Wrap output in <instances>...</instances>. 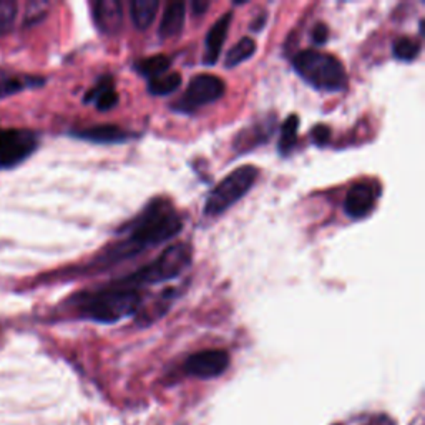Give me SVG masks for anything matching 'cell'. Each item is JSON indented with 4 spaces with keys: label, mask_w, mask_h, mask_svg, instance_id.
<instances>
[{
    "label": "cell",
    "mask_w": 425,
    "mask_h": 425,
    "mask_svg": "<svg viewBox=\"0 0 425 425\" xmlns=\"http://www.w3.org/2000/svg\"><path fill=\"white\" fill-rule=\"evenodd\" d=\"M85 103H93L100 112H108L118 103V95L115 92L113 82L102 78L90 92L85 95Z\"/></svg>",
    "instance_id": "15"
},
{
    "label": "cell",
    "mask_w": 425,
    "mask_h": 425,
    "mask_svg": "<svg viewBox=\"0 0 425 425\" xmlns=\"http://www.w3.org/2000/svg\"><path fill=\"white\" fill-rule=\"evenodd\" d=\"M259 169L251 164H244L228 174L216 188L208 194L204 203V214L206 216H219L234 206L239 199L246 196L253 184L256 183Z\"/></svg>",
    "instance_id": "5"
},
{
    "label": "cell",
    "mask_w": 425,
    "mask_h": 425,
    "mask_svg": "<svg viewBox=\"0 0 425 425\" xmlns=\"http://www.w3.org/2000/svg\"><path fill=\"white\" fill-rule=\"evenodd\" d=\"M226 92V85L216 75L201 73L189 80L187 92L172 105L174 112L193 113L204 105L218 102Z\"/></svg>",
    "instance_id": "6"
},
{
    "label": "cell",
    "mask_w": 425,
    "mask_h": 425,
    "mask_svg": "<svg viewBox=\"0 0 425 425\" xmlns=\"http://www.w3.org/2000/svg\"><path fill=\"white\" fill-rule=\"evenodd\" d=\"M298 133H299V117L298 115H289L286 122L281 127V137H279L278 152L283 157H288L293 152L298 143Z\"/></svg>",
    "instance_id": "20"
},
{
    "label": "cell",
    "mask_w": 425,
    "mask_h": 425,
    "mask_svg": "<svg viewBox=\"0 0 425 425\" xmlns=\"http://www.w3.org/2000/svg\"><path fill=\"white\" fill-rule=\"evenodd\" d=\"M158 7V0H132L130 2V15H132L135 27L138 30H147L154 22Z\"/></svg>",
    "instance_id": "16"
},
{
    "label": "cell",
    "mask_w": 425,
    "mask_h": 425,
    "mask_svg": "<svg viewBox=\"0 0 425 425\" xmlns=\"http://www.w3.org/2000/svg\"><path fill=\"white\" fill-rule=\"evenodd\" d=\"M377 193L371 184L359 183L349 189L346 194V201H344V211L349 218L361 219L367 216L376 206Z\"/></svg>",
    "instance_id": "9"
},
{
    "label": "cell",
    "mask_w": 425,
    "mask_h": 425,
    "mask_svg": "<svg viewBox=\"0 0 425 425\" xmlns=\"http://www.w3.org/2000/svg\"><path fill=\"white\" fill-rule=\"evenodd\" d=\"M184 17H187V5H184V2H169L167 9H164L162 22H159V38L168 40L182 33Z\"/></svg>",
    "instance_id": "13"
},
{
    "label": "cell",
    "mask_w": 425,
    "mask_h": 425,
    "mask_svg": "<svg viewBox=\"0 0 425 425\" xmlns=\"http://www.w3.org/2000/svg\"><path fill=\"white\" fill-rule=\"evenodd\" d=\"M193 261V248L188 243H177L164 249L157 259L140 268L138 271L128 274L115 284L120 288L135 289L140 286H153L182 276Z\"/></svg>",
    "instance_id": "3"
},
{
    "label": "cell",
    "mask_w": 425,
    "mask_h": 425,
    "mask_svg": "<svg viewBox=\"0 0 425 425\" xmlns=\"http://www.w3.org/2000/svg\"><path fill=\"white\" fill-rule=\"evenodd\" d=\"M183 229V221L177 209L168 199L157 198L138 214L130 224H125L120 239L100 256L102 264L127 261L135 256L157 248L168 239L178 236Z\"/></svg>",
    "instance_id": "1"
},
{
    "label": "cell",
    "mask_w": 425,
    "mask_h": 425,
    "mask_svg": "<svg viewBox=\"0 0 425 425\" xmlns=\"http://www.w3.org/2000/svg\"><path fill=\"white\" fill-rule=\"evenodd\" d=\"M256 40L244 37L239 40V42L234 45V47L229 48V52L226 53V58H224V67L228 68H234L238 65H241L243 62H246L256 53Z\"/></svg>",
    "instance_id": "19"
},
{
    "label": "cell",
    "mask_w": 425,
    "mask_h": 425,
    "mask_svg": "<svg viewBox=\"0 0 425 425\" xmlns=\"http://www.w3.org/2000/svg\"><path fill=\"white\" fill-rule=\"evenodd\" d=\"M15 19H17V2L0 0V37L14 28Z\"/></svg>",
    "instance_id": "23"
},
{
    "label": "cell",
    "mask_w": 425,
    "mask_h": 425,
    "mask_svg": "<svg viewBox=\"0 0 425 425\" xmlns=\"http://www.w3.org/2000/svg\"><path fill=\"white\" fill-rule=\"evenodd\" d=\"M191 9L194 15H203L209 9V2H206V0H194V2H191Z\"/></svg>",
    "instance_id": "27"
},
{
    "label": "cell",
    "mask_w": 425,
    "mask_h": 425,
    "mask_svg": "<svg viewBox=\"0 0 425 425\" xmlns=\"http://www.w3.org/2000/svg\"><path fill=\"white\" fill-rule=\"evenodd\" d=\"M93 20L100 32L117 33L123 22L122 4L118 0H98L93 5Z\"/></svg>",
    "instance_id": "10"
},
{
    "label": "cell",
    "mask_w": 425,
    "mask_h": 425,
    "mask_svg": "<svg viewBox=\"0 0 425 425\" xmlns=\"http://www.w3.org/2000/svg\"><path fill=\"white\" fill-rule=\"evenodd\" d=\"M293 65L299 77L319 92L337 93L347 87L346 68L331 53L306 50L294 57Z\"/></svg>",
    "instance_id": "4"
},
{
    "label": "cell",
    "mask_w": 425,
    "mask_h": 425,
    "mask_svg": "<svg viewBox=\"0 0 425 425\" xmlns=\"http://www.w3.org/2000/svg\"><path fill=\"white\" fill-rule=\"evenodd\" d=\"M38 147V137L30 130L0 128V169L14 168Z\"/></svg>",
    "instance_id": "7"
},
{
    "label": "cell",
    "mask_w": 425,
    "mask_h": 425,
    "mask_svg": "<svg viewBox=\"0 0 425 425\" xmlns=\"http://www.w3.org/2000/svg\"><path fill=\"white\" fill-rule=\"evenodd\" d=\"M271 132H273V123L269 122V120H266L264 123L254 125V127H251V130H246V132L238 135L234 147L238 149H241V147H248V149L256 148V145L268 142L269 137H271Z\"/></svg>",
    "instance_id": "17"
},
{
    "label": "cell",
    "mask_w": 425,
    "mask_h": 425,
    "mask_svg": "<svg viewBox=\"0 0 425 425\" xmlns=\"http://www.w3.org/2000/svg\"><path fill=\"white\" fill-rule=\"evenodd\" d=\"M169 65H172V58L167 57V55H153V57L143 58L140 62L135 63V68L140 75L147 77L148 80L158 78L168 72Z\"/></svg>",
    "instance_id": "18"
},
{
    "label": "cell",
    "mask_w": 425,
    "mask_h": 425,
    "mask_svg": "<svg viewBox=\"0 0 425 425\" xmlns=\"http://www.w3.org/2000/svg\"><path fill=\"white\" fill-rule=\"evenodd\" d=\"M231 20H233V14L226 12L211 25V28H209V32L206 35V42H204V45H206V50H204V63L206 65H214L218 62L223 43L224 40H226V35L229 32Z\"/></svg>",
    "instance_id": "11"
},
{
    "label": "cell",
    "mask_w": 425,
    "mask_h": 425,
    "mask_svg": "<svg viewBox=\"0 0 425 425\" xmlns=\"http://www.w3.org/2000/svg\"><path fill=\"white\" fill-rule=\"evenodd\" d=\"M45 83L43 77H35V75L23 73H7L0 72V98L10 97V95L20 93L23 90L42 87Z\"/></svg>",
    "instance_id": "14"
},
{
    "label": "cell",
    "mask_w": 425,
    "mask_h": 425,
    "mask_svg": "<svg viewBox=\"0 0 425 425\" xmlns=\"http://www.w3.org/2000/svg\"><path fill=\"white\" fill-rule=\"evenodd\" d=\"M421 48V42H417V40L411 37H401L392 45V55L401 62H412V60L419 57Z\"/></svg>",
    "instance_id": "22"
},
{
    "label": "cell",
    "mask_w": 425,
    "mask_h": 425,
    "mask_svg": "<svg viewBox=\"0 0 425 425\" xmlns=\"http://www.w3.org/2000/svg\"><path fill=\"white\" fill-rule=\"evenodd\" d=\"M229 366V354L223 349H206L189 356L184 362V371L189 376L199 379H214L226 372Z\"/></svg>",
    "instance_id": "8"
},
{
    "label": "cell",
    "mask_w": 425,
    "mask_h": 425,
    "mask_svg": "<svg viewBox=\"0 0 425 425\" xmlns=\"http://www.w3.org/2000/svg\"><path fill=\"white\" fill-rule=\"evenodd\" d=\"M182 75L178 72L167 73L148 82V92L152 95H172L182 87Z\"/></svg>",
    "instance_id": "21"
},
{
    "label": "cell",
    "mask_w": 425,
    "mask_h": 425,
    "mask_svg": "<svg viewBox=\"0 0 425 425\" xmlns=\"http://www.w3.org/2000/svg\"><path fill=\"white\" fill-rule=\"evenodd\" d=\"M142 296L137 289L120 288L117 284L102 291L83 294L80 298L78 309L83 318L97 322H117L123 318L133 316L140 309Z\"/></svg>",
    "instance_id": "2"
},
{
    "label": "cell",
    "mask_w": 425,
    "mask_h": 425,
    "mask_svg": "<svg viewBox=\"0 0 425 425\" xmlns=\"http://www.w3.org/2000/svg\"><path fill=\"white\" fill-rule=\"evenodd\" d=\"M48 10L47 2H30L27 5V12H25V25H35L40 20L45 19Z\"/></svg>",
    "instance_id": "24"
},
{
    "label": "cell",
    "mask_w": 425,
    "mask_h": 425,
    "mask_svg": "<svg viewBox=\"0 0 425 425\" xmlns=\"http://www.w3.org/2000/svg\"><path fill=\"white\" fill-rule=\"evenodd\" d=\"M73 137L87 140L92 143L100 145H113V143H123L130 138L127 132L122 128L115 127V125H98V127H90L85 130H77L72 132Z\"/></svg>",
    "instance_id": "12"
},
{
    "label": "cell",
    "mask_w": 425,
    "mask_h": 425,
    "mask_svg": "<svg viewBox=\"0 0 425 425\" xmlns=\"http://www.w3.org/2000/svg\"><path fill=\"white\" fill-rule=\"evenodd\" d=\"M329 37V30L324 23H318L313 30V40L314 43H324Z\"/></svg>",
    "instance_id": "26"
},
{
    "label": "cell",
    "mask_w": 425,
    "mask_h": 425,
    "mask_svg": "<svg viewBox=\"0 0 425 425\" xmlns=\"http://www.w3.org/2000/svg\"><path fill=\"white\" fill-rule=\"evenodd\" d=\"M311 137L313 142L316 143L318 147H322V145H326L329 138H331V130H329L327 125H318V127L313 128Z\"/></svg>",
    "instance_id": "25"
}]
</instances>
